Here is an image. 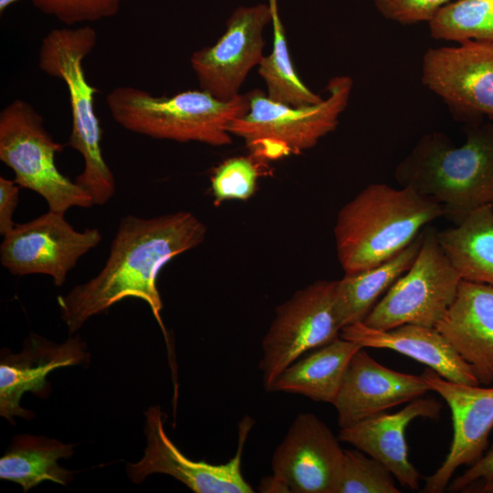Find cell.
Listing matches in <instances>:
<instances>
[{
  "instance_id": "cell-3",
  "label": "cell",
  "mask_w": 493,
  "mask_h": 493,
  "mask_svg": "<svg viewBox=\"0 0 493 493\" xmlns=\"http://www.w3.org/2000/svg\"><path fill=\"white\" fill-rule=\"evenodd\" d=\"M444 216L439 203L410 187L369 184L338 213L334 236L340 265L345 274L373 267Z\"/></svg>"
},
{
  "instance_id": "cell-24",
  "label": "cell",
  "mask_w": 493,
  "mask_h": 493,
  "mask_svg": "<svg viewBox=\"0 0 493 493\" xmlns=\"http://www.w3.org/2000/svg\"><path fill=\"white\" fill-rule=\"evenodd\" d=\"M73 455V445L45 436H16L0 459V477L19 484L27 492L43 481L67 485L74 473L58 465Z\"/></svg>"
},
{
  "instance_id": "cell-16",
  "label": "cell",
  "mask_w": 493,
  "mask_h": 493,
  "mask_svg": "<svg viewBox=\"0 0 493 493\" xmlns=\"http://www.w3.org/2000/svg\"><path fill=\"white\" fill-rule=\"evenodd\" d=\"M351 358L333 405L341 428L424 396L430 390L422 375L391 370L365 350Z\"/></svg>"
},
{
  "instance_id": "cell-12",
  "label": "cell",
  "mask_w": 493,
  "mask_h": 493,
  "mask_svg": "<svg viewBox=\"0 0 493 493\" xmlns=\"http://www.w3.org/2000/svg\"><path fill=\"white\" fill-rule=\"evenodd\" d=\"M145 418L144 455L140 461L127 464V474L133 483H142L148 476L159 473L176 478L195 493L254 492L241 472L242 452L253 426L252 419L246 416L239 423L236 455L225 464L212 465L192 460L177 448L164 430L166 415L159 406H150Z\"/></svg>"
},
{
  "instance_id": "cell-33",
  "label": "cell",
  "mask_w": 493,
  "mask_h": 493,
  "mask_svg": "<svg viewBox=\"0 0 493 493\" xmlns=\"http://www.w3.org/2000/svg\"><path fill=\"white\" fill-rule=\"evenodd\" d=\"M257 489L260 492H290L288 487L273 474L262 478Z\"/></svg>"
},
{
  "instance_id": "cell-28",
  "label": "cell",
  "mask_w": 493,
  "mask_h": 493,
  "mask_svg": "<svg viewBox=\"0 0 493 493\" xmlns=\"http://www.w3.org/2000/svg\"><path fill=\"white\" fill-rule=\"evenodd\" d=\"M256 157L235 156L225 160L213 172L211 186L215 203L246 200L257 186L258 176Z\"/></svg>"
},
{
  "instance_id": "cell-21",
  "label": "cell",
  "mask_w": 493,
  "mask_h": 493,
  "mask_svg": "<svg viewBox=\"0 0 493 493\" xmlns=\"http://www.w3.org/2000/svg\"><path fill=\"white\" fill-rule=\"evenodd\" d=\"M361 348L340 336L292 362L278 377L270 392L301 394L332 404L348 363Z\"/></svg>"
},
{
  "instance_id": "cell-8",
  "label": "cell",
  "mask_w": 493,
  "mask_h": 493,
  "mask_svg": "<svg viewBox=\"0 0 493 493\" xmlns=\"http://www.w3.org/2000/svg\"><path fill=\"white\" fill-rule=\"evenodd\" d=\"M461 280L436 237V229L427 226L414 263L362 322L383 330L406 323L435 328L454 301Z\"/></svg>"
},
{
  "instance_id": "cell-19",
  "label": "cell",
  "mask_w": 493,
  "mask_h": 493,
  "mask_svg": "<svg viewBox=\"0 0 493 493\" xmlns=\"http://www.w3.org/2000/svg\"><path fill=\"white\" fill-rule=\"evenodd\" d=\"M441 409L435 399L419 397L396 413L383 412L341 428L339 439L380 461L404 487L417 490L420 475L409 461L404 431L415 418H438Z\"/></svg>"
},
{
  "instance_id": "cell-1",
  "label": "cell",
  "mask_w": 493,
  "mask_h": 493,
  "mask_svg": "<svg viewBox=\"0 0 493 493\" xmlns=\"http://www.w3.org/2000/svg\"><path fill=\"white\" fill-rule=\"evenodd\" d=\"M206 226L193 213L178 211L152 218L126 215L112 239L110 256L99 274L77 285L58 303L70 333L91 317L126 298H138L151 308L163 332V303L157 279L174 257L199 246Z\"/></svg>"
},
{
  "instance_id": "cell-18",
  "label": "cell",
  "mask_w": 493,
  "mask_h": 493,
  "mask_svg": "<svg viewBox=\"0 0 493 493\" xmlns=\"http://www.w3.org/2000/svg\"><path fill=\"white\" fill-rule=\"evenodd\" d=\"M435 329L470 366L480 384L493 383V286L462 279Z\"/></svg>"
},
{
  "instance_id": "cell-15",
  "label": "cell",
  "mask_w": 493,
  "mask_h": 493,
  "mask_svg": "<svg viewBox=\"0 0 493 493\" xmlns=\"http://www.w3.org/2000/svg\"><path fill=\"white\" fill-rule=\"evenodd\" d=\"M431 391L447 404L453 422V440L443 464L425 477L424 493L444 492L455 471L475 464L484 454L493 428V387L448 381L430 368L422 373Z\"/></svg>"
},
{
  "instance_id": "cell-30",
  "label": "cell",
  "mask_w": 493,
  "mask_h": 493,
  "mask_svg": "<svg viewBox=\"0 0 493 493\" xmlns=\"http://www.w3.org/2000/svg\"><path fill=\"white\" fill-rule=\"evenodd\" d=\"M451 0H373L378 12L386 19L412 25L429 22Z\"/></svg>"
},
{
  "instance_id": "cell-20",
  "label": "cell",
  "mask_w": 493,
  "mask_h": 493,
  "mask_svg": "<svg viewBox=\"0 0 493 493\" xmlns=\"http://www.w3.org/2000/svg\"><path fill=\"white\" fill-rule=\"evenodd\" d=\"M340 336L364 348L389 349L404 354L448 381L480 384L470 366L434 327L406 323L383 330L356 322L344 326Z\"/></svg>"
},
{
  "instance_id": "cell-14",
  "label": "cell",
  "mask_w": 493,
  "mask_h": 493,
  "mask_svg": "<svg viewBox=\"0 0 493 493\" xmlns=\"http://www.w3.org/2000/svg\"><path fill=\"white\" fill-rule=\"evenodd\" d=\"M339 440L315 414H298L273 453V475L293 493H336L344 460Z\"/></svg>"
},
{
  "instance_id": "cell-10",
  "label": "cell",
  "mask_w": 493,
  "mask_h": 493,
  "mask_svg": "<svg viewBox=\"0 0 493 493\" xmlns=\"http://www.w3.org/2000/svg\"><path fill=\"white\" fill-rule=\"evenodd\" d=\"M422 82L459 121H493V42L429 48L423 57Z\"/></svg>"
},
{
  "instance_id": "cell-31",
  "label": "cell",
  "mask_w": 493,
  "mask_h": 493,
  "mask_svg": "<svg viewBox=\"0 0 493 493\" xmlns=\"http://www.w3.org/2000/svg\"><path fill=\"white\" fill-rule=\"evenodd\" d=\"M21 187L15 182L0 177V235L4 236L16 225L13 215L19 200Z\"/></svg>"
},
{
  "instance_id": "cell-27",
  "label": "cell",
  "mask_w": 493,
  "mask_h": 493,
  "mask_svg": "<svg viewBox=\"0 0 493 493\" xmlns=\"http://www.w3.org/2000/svg\"><path fill=\"white\" fill-rule=\"evenodd\" d=\"M393 474L380 461L361 450H344L336 493H400Z\"/></svg>"
},
{
  "instance_id": "cell-6",
  "label": "cell",
  "mask_w": 493,
  "mask_h": 493,
  "mask_svg": "<svg viewBox=\"0 0 493 493\" xmlns=\"http://www.w3.org/2000/svg\"><path fill=\"white\" fill-rule=\"evenodd\" d=\"M352 86L349 76L332 77L326 87L328 97L304 107L276 102L262 90H251L248 111L231 121L228 131L243 139L258 160H276L310 149L336 129Z\"/></svg>"
},
{
  "instance_id": "cell-7",
  "label": "cell",
  "mask_w": 493,
  "mask_h": 493,
  "mask_svg": "<svg viewBox=\"0 0 493 493\" xmlns=\"http://www.w3.org/2000/svg\"><path fill=\"white\" fill-rule=\"evenodd\" d=\"M64 146L44 127L42 116L28 102L16 99L0 113V160L15 173L21 187L41 195L48 210L65 214L70 207L93 205L90 196L58 169L55 157Z\"/></svg>"
},
{
  "instance_id": "cell-34",
  "label": "cell",
  "mask_w": 493,
  "mask_h": 493,
  "mask_svg": "<svg viewBox=\"0 0 493 493\" xmlns=\"http://www.w3.org/2000/svg\"><path fill=\"white\" fill-rule=\"evenodd\" d=\"M476 487V492L493 493V477L488 479L482 480V483L477 484Z\"/></svg>"
},
{
  "instance_id": "cell-17",
  "label": "cell",
  "mask_w": 493,
  "mask_h": 493,
  "mask_svg": "<svg viewBox=\"0 0 493 493\" xmlns=\"http://www.w3.org/2000/svg\"><path fill=\"white\" fill-rule=\"evenodd\" d=\"M89 359L87 347L78 335L62 343L31 333L18 353L2 350L0 362V414L14 423V417L31 419L34 414L20 406L22 395L31 392L48 395L47 375L54 370L81 364Z\"/></svg>"
},
{
  "instance_id": "cell-25",
  "label": "cell",
  "mask_w": 493,
  "mask_h": 493,
  "mask_svg": "<svg viewBox=\"0 0 493 493\" xmlns=\"http://www.w3.org/2000/svg\"><path fill=\"white\" fill-rule=\"evenodd\" d=\"M271 10L273 28L272 51L257 66L267 86V96L282 104L304 107L320 103L323 99L310 90L299 79L290 58L286 31L279 15L278 0H267Z\"/></svg>"
},
{
  "instance_id": "cell-9",
  "label": "cell",
  "mask_w": 493,
  "mask_h": 493,
  "mask_svg": "<svg viewBox=\"0 0 493 493\" xmlns=\"http://www.w3.org/2000/svg\"><path fill=\"white\" fill-rule=\"evenodd\" d=\"M336 280H318L278 306L262 340L258 367L270 392L282 372L304 353L340 336L343 328L335 301Z\"/></svg>"
},
{
  "instance_id": "cell-23",
  "label": "cell",
  "mask_w": 493,
  "mask_h": 493,
  "mask_svg": "<svg viewBox=\"0 0 493 493\" xmlns=\"http://www.w3.org/2000/svg\"><path fill=\"white\" fill-rule=\"evenodd\" d=\"M436 237L462 279L493 286V205L471 212Z\"/></svg>"
},
{
  "instance_id": "cell-5",
  "label": "cell",
  "mask_w": 493,
  "mask_h": 493,
  "mask_svg": "<svg viewBox=\"0 0 493 493\" xmlns=\"http://www.w3.org/2000/svg\"><path fill=\"white\" fill-rule=\"evenodd\" d=\"M96 31L90 26L57 28L43 38L38 67L47 75L65 82L69 95L72 131L68 144L78 151L84 168L75 183L92 199L103 205L115 194L114 175L101 151V129L94 109V95L84 72L83 59L95 47Z\"/></svg>"
},
{
  "instance_id": "cell-13",
  "label": "cell",
  "mask_w": 493,
  "mask_h": 493,
  "mask_svg": "<svg viewBox=\"0 0 493 493\" xmlns=\"http://www.w3.org/2000/svg\"><path fill=\"white\" fill-rule=\"evenodd\" d=\"M271 20L267 3L236 7L217 42L191 56L200 89L221 100L239 95L248 73L264 57V30Z\"/></svg>"
},
{
  "instance_id": "cell-35",
  "label": "cell",
  "mask_w": 493,
  "mask_h": 493,
  "mask_svg": "<svg viewBox=\"0 0 493 493\" xmlns=\"http://www.w3.org/2000/svg\"><path fill=\"white\" fill-rule=\"evenodd\" d=\"M18 0H0V12L3 13L8 6Z\"/></svg>"
},
{
  "instance_id": "cell-2",
  "label": "cell",
  "mask_w": 493,
  "mask_h": 493,
  "mask_svg": "<svg viewBox=\"0 0 493 493\" xmlns=\"http://www.w3.org/2000/svg\"><path fill=\"white\" fill-rule=\"evenodd\" d=\"M464 131L460 146L443 132L423 135L394 170L400 186L435 200L454 225L493 205V123H466Z\"/></svg>"
},
{
  "instance_id": "cell-32",
  "label": "cell",
  "mask_w": 493,
  "mask_h": 493,
  "mask_svg": "<svg viewBox=\"0 0 493 493\" xmlns=\"http://www.w3.org/2000/svg\"><path fill=\"white\" fill-rule=\"evenodd\" d=\"M493 477V445L475 464L448 484L449 492H462L464 488L479 480Z\"/></svg>"
},
{
  "instance_id": "cell-29",
  "label": "cell",
  "mask_w": 493,
  "mask_h": 493,
  "mask_svg": "<svg viewBox=\"0 0 493 493\" xmlns=\"http://www.w3.org/2000/svg\"><path fill=\"white\" fill-rule=\"evenodd\" d=\"M41 12L66 25L92 22L115 16L121 0H30Z\"/></svg>"
},
{
  "instance_id": "cell-11",
  "label": "cell",
  "mask_w": 493,
  "mask_h": 493,
  "mask_svg": "<svg viewBox=\"0 0 493 493\" xmlns=\"http://www.w3.org/2000/svg\"><path fill=\"white\" fill-rule=\"evenodd\" d=\"M64 215L48 210L29 222L16 224L3 236L2 266L16 276L47 275L56 286H62L78 260L102 239L97 228L75 230Z\"/></svg>"
},
{
  "instance_id": "cell-26",
  "label": "cell",
  "mask_w": 493,
  "mask_h": 493,
  "mask_svg": "<svg viewBox=\"0 0 493 493\" xmlns=\"http://www.w3.org/2000/svg\"><path fill=\"white\" fill-rule=\"evenodd\" d=\"M436 40L493 42V0H456L444 5L428 22Z\"/></svg>"
},
{
  "instance_id": "cell-22",
  "label": "cell",
  "mask_w": 493,
  "mask_h": 493,
  "mask_svg": "<svg viewBox=\"0 0 493 493\" xmlns=\"http://www.w3.org/2000/svg\"><path fill=\"white\" fill-rule=\"evenodd\" d=\"M424 230L404 249L390 259L336 280L335 301L342 326L362 322L379 298L414 263L422 245Z\"/></svg>"
},
{
  "instance_id": "cell-4",
  "label": "cell",
  "mask_w": 493,
  "mask_h": 493,
  "mask_svg": "<svg viewBox=\"0 0 493 493\" xmlns=\"http://www.w3.org/2000/svg\"><path fill=\"white\" fill-rule=\"evenodd\" d=\"M106 103L113 120L125 130L154 139L212 146L231 144L229 124L249 110L247 93L230 100L203 89L156 97L128 86L110 91Z\"/></svg>"
}]
</instances>
